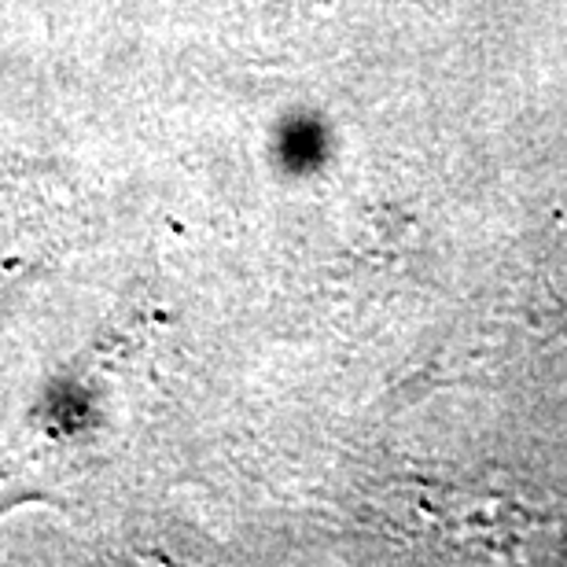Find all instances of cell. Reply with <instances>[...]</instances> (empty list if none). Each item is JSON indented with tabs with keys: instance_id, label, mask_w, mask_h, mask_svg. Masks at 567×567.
Returning a JSON list of instances; mask_svg holds the SVG:
<instances>
[{
	"instance_id": "6da1fadb",
	"label": "cell",
	"mask_w": 567,
	"mask_h": 567,
	"mask_svg": "<svg viewBox=\"0 0 567 567\" xmlns=\"http://www.w3.org/2000/svg\"><path fill=\"white\" fill-rule=\"evenodd\" d=\"M527 321L538 328V332H567V302L557 299L553 288H538L535 291V302L527 306Z\"/></svg>"
}]
</instances>
